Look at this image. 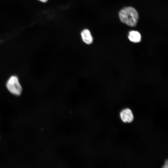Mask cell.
Listing matches in <instances>:
<instances>
[{
    "instance_id": "obj_1",
    "label": "cell",
    "mask_w": 168,
    "mask_h": 168,
    "mask_svg": "<svg viewBox=\"0 0 168 168\" xmlns=\"http://www.w3.org/2000/svg\"><path fill=\"white\" fill-rule=\"evenodd\" d=\"M119 15L122 22L131 27L136 25L139 18L137 11L131 7H124L121 9L119 12Z\"/></svg>"
},
{
    "instance_id": "obj_3",
    "label": "cell",
    "mask_w": 168,
    "mask_h": 168,
    "mask_svg": "<svg viewBox=\"0 0 168 168\" xmlns=\"http://www.w3.org/2000/svg\"><path fill=\"white\" fill-rule=\"evenodd\" d=\"M120 118L124 123H130L133 119V115L131 110L128 108L123 110L120 114Z\"/></svg>"
},
{
    "instance_id": "obj_2",
    "label": "cell",
    "mask_w": 168,
    "mask_h": 168,
    "mask_svg": "<svg viewBox=\"0 0 168 168\" xmlns=\"http://www.w3.org/2000/svg\"><path fill=\"white\" fill-rule=\"evenodd\" d=\"M6 87L10 93L15 96L20 95L22 91L18 78L16 76H12L9 77L7 82Z\"/></svg>"
},
{
    "instance_id": "obj_4",
    "label": "cell",
    "mask_w": 168,
    "mask_h": 168,
    "mask_svg": "<svg viewBox=\"0 0 168 168\" xmlns=\"http://www.w3.org/2000/svg\"><path fill=\"white\" fill-rule=\"evenodd\" d=\"M81 35L82 40L84 43L90 45L93 43V38L88 29H86L83 30L82 31Z\"/></svg>"
},
{
    "instance_id": "obj_5",
    "label": "cell",
    "mask_w": 168,
    "mask_h": 168,
    "mask_svg": "<svg viewBox=\"0 0 168 168\" xmlns=\"http://www.w3.org/2000/svg\"><path fill=\"white\" fill-rule=\"evenodd\" d=\"M129 40L134 43H138L141 40V36L140 33L136 31L132 30L129 33Z\"/></svg>"
},
{
    "instance_id": "obj_6",
    "label": "cell",
    "mask_w": 168,
    "mask_h": 168,
    "mask_svg": "<svg viewBox=\"0 0 168 168\" xmlns=\"http://www.w3.org/2000/svg\"><path fill=\"white\" fill-rule=\"evenodd\" d=\"M37 0L43 3H45L47 2L48 1V0Z\"/></svg>"
}]
</instances>
